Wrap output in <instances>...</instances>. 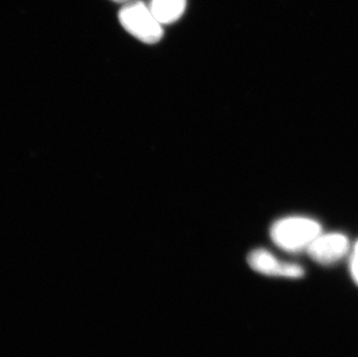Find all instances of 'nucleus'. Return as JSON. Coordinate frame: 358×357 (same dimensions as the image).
Instances as JSON below:
<instances>
[{
    "instance_id": "obj_3",
    "label": "nucleus",
    "mask_w": 358,
    "mask_h": 357,
    "mask_svg": "<svg viewBox=\"0 0 358 357\" xmlns=\"http://www.w3.org/2000/svg\"><path fill=\"white\" fill-rule=\"evenodd\" d=\"M350 250V241L343 233H320L306 252L321 265H333L345 258Z\"/></svg>"
},
{
    "instance_id": "obj_7",
    "label": "nucleus",
    "mask_w": 358,
    "mask_h": 357,
    "mask_svg": "<svg viewBox=\"0 0 358 357\" xmlns=\"http://www.w3.org/2000/svg\"><path fill=\"white\" fill-rule=\"evenodd\" d=\"M113 1H116V3H123V1H128V0H113Z\"/></svg>"
},
{
    "instance_id": "obj_5",
    "label": "nucleus",
    "mask_w": 358,
    "mask_h": 357,
    "mask_svg": "<svg viewBox=\"0 0 358 357\" xmlns=\"http://www.w3.org/2000/svg\"><path fill=\"white\" fill-rule=\"evenodd\" d=\"M150 8L160 24H173L182 17L186 0H152Z\"/></svg>"
},
{
    "instance_id": "obj_1",
    "label": "nucleus",
    "mask_w": 358,
    "mask_h": 357,
    "mask_svg": "<svg viewBox=\"0 0 358 357\" xmlns=\"http://www.w3.org/2000/svg\"><path fill=\"white\" fill-rule=\"evenodd\" d=\"M321 233L317 220L304 216H290L278 219L271 226V238L276 246L287 252L308 250Z\"/></svg>"
},
{
    "instance_id": "obj_6",
    "label": "nucleus",
    "mask_w": 358,
    "mask_h": 357,
    "mask_svg": "<svg viewBox=\"0 0 358 357\" xmlns=\"http://www.w3.org/2000/svg\"><path fill=\"white\" fill-rule=\"evenodd\" d=\"M350 272L352 276L358 284V253H352V259H350Z\"/></svg>"
},
{
    "instance_id": "obj_2",
    "label": "nucleus",
    "mask_w": 358,
    "mask_h": 357,
    "mask_svg": "<svg viewBox=\"0 0 358 357\" xmlns=\"http://www.w3.org/2000/svg\"><path fill=\"white\" fill-rule=\"evenodd\" d=\"M120 22L125 31L146 44H155L162 40V24L155 14L142 1H131L120 10Z\"/></svg>"
},
{
    "instance_id": "obj_4",
    "label": "nucleus",
    "mask_w": 358,
    "mask_h": 357,
    "mask_svg": "<svg viewBox=\"0 0 358 357\" xmlns=\"http://www.w3.org/2000/svg\"><path fill=\"white\" fill-rule=\"evenodd\" d=\"M248 265L252 270L267 276L299 279L304 275L303 267L297 263L284 262L264 248H257L250 253Z\"/></svg>"
}]
</instances>
